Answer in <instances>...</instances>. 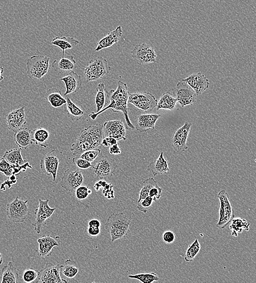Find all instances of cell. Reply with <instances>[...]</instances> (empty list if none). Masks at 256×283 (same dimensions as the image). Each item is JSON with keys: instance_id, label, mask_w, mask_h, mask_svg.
<instances>
[{"instance_id": "obj_2", "label": "cell", "mask_w": 256, "mask_h": 283, "mask_svg": "<svg viewBox=\"0 0 256 283\" xmlns=\"http://www.w3.org/2000/svg\"><path fill=\"white\" fill-rule=\"evenodd\" d=\"M103 126H91L82 130L71 146L70 151L74 157H79L84 152L101 145L104 138Z\"/></svg>"}, {"instance_id": "obj_36", "label": "cell", "mask_w": 256, "mask_h": 283, "mask_svg": "<svg viewBox=\"0 0 256 283\" xmlns=\"http://www.w3.org/2000/svg\"><path fill=\"white\" fill-rule=\"evenodd\" d=\"M107 91L105 89L104 83H100L96 88V94L95 96V104L96 112H100L104 109L106 102V96Z\"/></svg>"}, {"instance_id": "obj_31", "label": "cell", "mask_w": 256, "mask_h": 283, "mask_svg": "<svg viewBox=\"0 0 256 283\" xmlns=\"http://www.w3.org/2000/svg\"><path fill=\"white\" fill-rule=\"evenodd\" d=\"M1 283H16L19 279V273L13 262L4 266L2 269Z\"/></svg>"}, {"instance_id": "obj_43", "label": "cell", "mask_w": 256, "mask_h": 283, "mask_svg": "<svg viewBox=\"0 0 256 283\" xmlns=\"http://www.w3.org/2000/svg\"><path fill=\"white\" fill-rule=\"evenodd\" d=\"M154 202H155V200L150 196H148L141 200L140 202H138L136 208L140 212L146 214L148 209L152 207Z\"/></svg>"}, {"instance_id": "obj_19", "label": "cell", "mask_w": 256, "mask_h": 283, "mask_svg": "<svg viewBox=\"0 0 256 283\" xmlns=\"http://www.w3.org/2000/svg\"><path fill=\"white\" fill-rule=\"evenodd\" d=\"M37 242L38 243V255L40 258H44L52 254L54 248L56 246H59L61 241L60 236L44 235L39 238Z\"/></svg>"}, {"instance_id": "obj_52", "label": "cell", "mask_w": 256, "mask_h": 283, "mask_svg": "<svg viewBox=\"0 0 256 283\" xmlns=\"http://www.w3.org/2000/svg\"><path fill=\"white\" fill-rule=\"evenodd\" d=\"M94 188L96 190V192H98L99 191V189L102 188L101 185L100 184L99 182H97L94 185Z\"/></svg>"}, {"instance_id": "obj_44", "label": "cell", "mask_w": 256, "mask_h": 283, "mask_svg": "<svg viewBox=\"0 0 256 283\" xmlns=\"http://www.w3.org/2000/svg\"><path fill=\"white\" fill-rule=\"evenodd\" d=\"M75 195L77 199L79 200H84L89 197L92 193V190L85 186H80L75 190Z\"/></svg>"}, {"instance_id": "obj_24", "label": "cell", "mask_w": 256, "mask_h": 283, "mask_svg": "<svg viewBox=\"0 0 256 283\" xmlns=\"http://www.w3.org/2000/svg\"><path fill=\"white\" fill-rule=\"evenodd\" d=\"M147 170L155 177L159 175L167 174L170 171L168 161L164 157L162 152L160 153L158 158L148 164Z\"/></svg>"}, {"instance_id": "obj_32", "label": "cell", "mask_w": 256, "mask_h": 283, "mask_svg": "<svg viewBox=\"0 0 256 283\" xmlns=\"http://www.w3.org/2000/svg\"><path fill=\"white\" fill-rule=\"evenodd\" d=\"M66 103L65 111L68 116L74 122H78L82 119L85 113L84 111L77 106L67 96H66Z\"/></svg>"}, {"instance_id": "obj_35", "label": "cell", "mask_w": 256, "mask_h": 283, "mask_svg": "<svg viewBox=\"0 0 256 283\" xmlns=\"http://www.w3.org/2000/svg\"><path fill=\"white\" fill-rule=\"evenodd\" d=\"M229 225V228L232 230V235L237 237L238 233H242L244 230L249 231L250 223L243 218H234Z\"/></svg>"}, {"instance_id": "obj_49", "label": "cell", "mask_w": 256, "mask_h": 283, "mask_svg": "<svg viewBox=\"0 0 256 283\" xmlns=\"http://www.w3.org/2000/svg\"><path fill=\"white\" fill-rule=\"evenodd\" d=\"M88 233L91 237H97L101 233V228H94L88 226Z\"/></svg>"}, {"instance_id": "obj_45", "label": "cell", "mask_w": 256, "mask_h": 283, "mask_svg": "<svg viewBox=\"0 0 256 283\" xmlns=\"http://www.w3.org/2000/svg\"><path fill=\"white\" fill-rule=\"evenodd\" d=\"M72 161L74 165L80 170H87L94 167L91 162L80 157H74Z\"/></svg>"}, {"instance_id": "obj_20", "label": "cell", "mask_w": 256, "mask_h": 283, "mask_svg": "<svg viewBox=\"0 0 256 283\" xmlns=\"http://www.w3.org/2000/svg\"><path fill=\"white\" fill-rule=\"evenodd\" d=\"M182 81L191 86L197 96L202 95L209 87L208 79L201 73L192 74Z\"/></svg>"}, {"instance_id": "obj_34", "label": "cell", "mask_w": 256, "mask_h": 283, "mask_svg": "<svg viewBox=\"0 0 256 283\" xmlns=\"http://www.w3.org/2000/svg\"><path fill=\"white\" fill-rule=\"evenodd\" d=\"M3 157L8 162L14 165L22 166L27 162L22 157V149L19 148L6 151Z\"/></svg>"}, {"instance_id": "obj_7", "label": "cell", "mask_w": 256, "mask_h": 283, "mask_svg": "<svg viewBox=\"0 0 256 283\" xmlns=\"http://www.w3.org/2000/svg\"><path fill=\"white\" fill-rule=\"evenodd\" d=\"M28 200L15 198L7 204L6 213L8 219L15 223H23L27 219L29 213Z\"/></svg>"}, {"instance_id": "obj_54", "label": "cell", "mask_w": 256, "mask_h": 283, "mask_svg": "<svg viewBox=\"0 0 256 283\" xmlns=\"http://www.w3.org/2000/svg\"><path fill=\"white\" fill-rule=\"evenodd\" d=\"M3 262V257L1 253H0V265L2 264Z\"/></svg>"}, {"instance_id": "obj_50", "label": "cell", "mask_w": 256, "mask_h": 283, "mask_svg": "<svg viewBox=\"0 0 256 283\" xmlns=\"http://www.w3.org/2000/svg\"><path fill=\"white\" fill-rule=\"evenodd\" d=\"M109 153L111 155H120L121 154V148H120L119 145L116 144L113 146L110 147Z\"/></svg>"}, {"instance_id": "obj_11", "label": "cell", "mask_w": 256, "mask_h": 283, "mask_svg": "<svg viewBox=\"0 0 256 283\" xmlns=\"http://www.w3.org/2000/svg\"><path fill=\"white\" fill-rule=\"evenodd\" d=\"M157 55L155 49L146 43L136 45L131 51V58L140 65L156 63Z\"/></svg>"}, {"instance_id": "obj_13", "label": "cell", "mask_w": 256, "mask_h": 283, "mask_svg": "<svg viewBox=\"0 0 256 283\" xmlns=\"http://www.w3.org/2000/svg\"><path fill=\"white\" fill-rule=\"evenodd\" d=\"M172 92L176 96L177 102L182 107L193 105L196 102L197 95L196 93L182 80L178 82L175 88L172 89Z\"/></svg>"}, {"instance_id": "obj_39", "label": "cell", "mask_w": 256, "mask_h": 283, "mask_svg": "<svg viewBox=\"0 0 256 283\" xmlns=\"http://www.w3.org/2000/svg\"><path fill=\"white\" fill-rule=\"evenodd\" d=\"M128 277L130 279L139 281L142 283H152L160 280V277L154 272L149 273V274L131 275L128 276Z\"/></svg>"}, {"instance_id": "obj_28", "label": "cell", "mask_w": 256, "mask_h": 283, "mask_svg": "<svg viewBox=\"0 0 256 283\" xmlns=\"http://www.w3.org/2000/svg\"><path fill=\"white\" fill-rule=\"evenodd\" d=\"M45 98L54 109H59L65 105L66 103V99L63 96L60 90L57 88L49 90L45 95Z\"/></svg>"}, {"instance_id": "obj_48", "label": "cell", "mask_w": 256, "mask_h": 283, "mask_svg": "<svg viewBox=\"0 0 256 283\" xmlns=\"http://www.w3.org/2000/svg\"><path fill=\"white\" fill-rule=\"evenodd\" d=\"M118 141L116 139L110 137H106L103 138L101 142V145L107 147H111L116 144H117Z\"/></svg>"}, {"instance_id": "obj_12", "label": "cell", "mask_w": 256, "mask_h": 283, "mask_svg": "<svg viewBox=\"0 0 256 283\" xmlns=\"http://www.w3.org/2000/svg\"><path fill=\"white\" fill-rule=\"evenodd\" d=\"M49 199H39L38 207L35 210L34 222L32 224L34 230L37 234L42 231L46 220L51 217L56 209L51 208L49 205Z\"/></svg>"}, {"instance_id": "obj_51", "label": "cell", "mask_w": 256, "mask_h": 283, "mask_svg": "<svg viewBox=\"0 0 256 283\" xmlns=\"http://www.w3.org/2000/svg\"><path fill=\"white\" fill-rule=\"evenodd\" d=\"M89 226L94 228H101L100 221L96 219H92L90 220L88 223Z\"/></svg>"}, {"instance_id": "obj_5", "label": "cell", "mask_w": 256, "mask_h": 283, "mask_svg": "<svg viewBox=\"0 0 256 283\" xmlns=\"http://www.w3.org/2000/svg\"><path fill=\"white\" fill-rule=\"evenodd\" d=\"M111 67L106 59L98 57L90 61L84 69V76L87 82L96 81L103 78L109 74Z\"/></svg>"}, {"instance_id": "obj_15", "label": "cell", "mask_w": 256, "mask_h": 283, "mask_svg": "<svg viewBox=\"0 0 256 283\" xmlns=\"http://www.w3.org/2000/svg\"><path fill=\"white\" fill-rule=\"evenodd\" d=\"M192 126V123L186 122L174 134L171 141L174 153H181L188 149L187 142Z\"/></svg>"}, {"instance_id": "obj_8", "label": "cell", "mask_w": 256, "mask_h": 283, "mask_svg": "<svg viewBox=\"0 0 256 283\" xmlns=\"http://www.w3.org/2000/svg\"><path fill=\"white\" fill-rule=\"evenodd\" d=\"M61 152L57 149L46 153L41 159L40 168L47 176H52L53 181H56L60 163Z\"/></svg>"}, {"instance_id": "obj_3", "label": "cell", "mask_w": 256, "mask_h": 283, "mask_svg": "<svg viewBox=\"0 0 256 283\" xmlns=\"http://www.w3.org/2000/svg\"><path fill=\"white\" fill-rule=\"evenodd\" d=\"M131 220L124 213L112 214L106 220L105 229L110 233L111 242L124 238L129 231Z\"/></svg>"}, {"instance_id": "obj_16", "label": "cell", "mask_w": 256, "mask_h": 283, "mask_svg": "<svg viewBox=\"0 0 256 283\" xmlns=\"http://www.w3.org/2000/svg\"><path fill=\"white\" fill-rule=\"evenodd\" d=\"M61 265L47 263L43 269L39 271L38 283H65L68 282L61 279L60 276Z\"/></svg>"}, {"instance_id": "obj_10", "label": "cell", "mask_w": 256, "mask_h": 283, "mask_svg": "<svg viewBox=\"0 0 256 283\" xmlns=\"http://www.w3.org/2000/svg\"><path fill=\"white\" fill-rule=\"evenodd\" d=\"M84 181L83 173L75 166L66 170L60 182L61 187L65 191L74 192L83 185Z\"/></svg>"}, {"instance_id": "obj_14", "label": "cell", "mask_w": 256, "mask_h": 283, "mask_svg": "<svg viewBox=\"0 0 256 283\" xmlns=\"http://www.w3.org/2000/svg\"><path fill=\"white\" fill-rule=\"evenodd\" d=\"M117 168V163L114 159L102 156L92 169L96 177L104 180L113 177Z\"/></svg>"}, {"instance_id": "obj_6", "label": "cell", "mask_w": 256, "mask_h": 283, "mask_svg": "<svg viewBox=\"0 0 256 283\" xmlns=\"http://www.w3.org/2000/svg\"><path fill=\"white\" fill-rule=\"evenodd\" d=\"M220 202L219 219L217 224L219 229H224L234 218L233 208L229 200V195L225 190H222L218 195Z\"/></svg>"}, {"instance_id": "obj_1", "label": "cell", "mask_w": 256, "mask_h": 283, "mask_svg": "<svg viewBox=\"0 0 256 283\" xmlns=\"http://www.w3.org/2000/svg\"><path fill=\"white\" fill-rule=\"evenodd\" d=\"M107 98L109 104L98 113L92 112L89 117L92 120H96L97 117L102 114L107 110H111L112 112H122L124 115L127 129L134 130L135 127L133 125L128 115V100H129V92L127 85L121 81H118L116 90H112L107 93Z\"/></svg>"}, {"instance_id": "obj_23", "label": "cell", "mask_w": 256, "mask_h": 283, "mask_svg": "<svg viewBox=\"0 0 256 283\" xmlns=\"http://www.w3.org/2000/svg\"><path fill=\"white\" fill-rule=\"evenodd\" d=\"M122 34L123 29L121 26H118L115 30L109 32L99 41L95 51L96 52H98L102 49L111 47L119 42Z\"/></svg>"}, {"instance_id": "obj_53", "label": "cell", "mask_w": 256, "mask_h": 283, "mask_svg": "<svg viewBox=\"0 0 256 283\" xmlns=\"http://www.w3.org/2000/svg\"><path fill=\"white\" fill-rule=\"evenodd\" d=\"M4 68L2 66L0 65V82L2 81L4 79V77L2 76V74L3 73Z\"/></svg>"}, {"instance_id": "obj_30", "label": "cell", "mask_w": 256, "mask_h": 283, "mask_svg": "<svg viewBox=\"0 0 256 283\" xmlns=\"http://www.w3.org/2000/svg\"><path fill=\"white\" fill-rule=\"evenodd\" d=\"M79 41L71 37H56L51 41V45L57 46L62 50V56L64 55L65 51L73 49L75 46L79 45Z\"/></svg>"}, {"instance_id": "obj_41", "label": "cell", "mask_w": 256, "mask_h": 283, "mask_svg": "<svg viewBox=\"0 0 256 283\" xmlns=\"http://www.w3.org/2000/svg\"><path fill=\"white\" fill-rule=\"evenodd\" d=\"M39 271L33 268L25 270L23 275V280L25 283H38Z\"/></svg>"}, {"instance_id": "obj_46", "label": "cell", "mask_w": 256, "mask_h": 283, "mask_svg": "<svg viewBox=\"0 0 256 283\" xmlns=\"http://www.w3.org/2000/svg\"><path fill=\"white\" fill-rule=\"evenodd\" d=\"M162 239L163 242L166 244H172L176 239V235L173 231L171 230L165 231L163 233Z\"/></svg>"}, {"instance_id": "obj_42", "label": "cell", "mask_w": 256, "mask_h": 283, "mask_svg": "<svg viewBox=\"0 0 256 283\" xmlns=\"http://www.w3.org/2000/svg\"><path fill=\"white\" fill-rule=\"evenodd\" d=\"M100 153L101 151L99 149H91L84 152L79 157L90 162H92L95 161L99 157Z\"/></svg>"}, {"instance_id": "obj_22", "label": "cell", "mask_w": 256, "mask_h": 283, "mask_svg": "<svg viewBox=\"0 0 256 283\" xmlns=\"http://www.w3.org/2000/svg\"><path fill=\"white\" fill-rule=\"evenodd\" d=\"M61 81L64 82L65 85V92L64 94L65 96L75 94L81 88V77L73 71L69 72L67 75L61 78Z\"/></svg>"}, {"instance_id": "obj_37", "label": "cell", "mask_w": 256, "mask_h": 283, "mask_svg": "<svg viewBox=\"0 0 256 283\" xmlns=\"http://www.w3.org/2000/svg\"><path fill=\"white\" fill-rule=\"evenodd\" d=\"M61 271L68 279H74L79 271L76 262L70 259L65 260L64 265H61Z\"/></svg>"}, {"instance_id": "obj_18", "label": "cell", "mask_w": 256, "mask_h": 283, "mask_svg": "<svg viewBox=\"0 0 256 283\" xmlns=\"http://www.w3.org/2000/svg\"><path fill=\"white\" fill-rule=\"evenodd\" d=\"M6 122L9 130L16 132L22 129L27 124L25 106L8 113L6 117Z\"/></svg>"}, {"instance_id": "obj_9", "label": "cell", "mask_w": 256, "mask_h": 283, "mask_svg": "<svg viewBox=\"0 0 256 283\" xmlns=\"http://www.w3.org/2000/svg\"><path fill=\"white\" fill-rule=\"evenodd\" d=\"M158 100L148 92L130 94L129 92L128 103L143 112H150L157 106Z\"/></svg>"}, {"instance_id": "obj_27", "label": "cell", "mask_w": 256, "mask_h": 283, "mask_svg": "<svg viewBox=\"0 0 256 283\" xmlns=\"http://www.w3.org/2000/svg\"><path fill=\"white\" fill-rule=\"evenodd\" d=\"M14 139L15 144L22 149H27L33 144L31 136V130L28 128H22L15 132Z\"/></svg>"}, {"instance_id": "obj_25", "label": "cell", "mask_w": 256, "mask_h": 283, "mask_svg": "<svg viewBox=\"0 0 256 283\" xmlns=\"http://www.w3.org/2000/svg\"><path fill=\"white\" fill-rule=\"evenodd\" d=\"M27 168H32V167L30 165L29 162H27L22 166L14 165L8 162L3 157L0 158V173L8 178L11 177L14 174L25 172Z\"/></svg>"}, {"instance_id": "obj_17", "label": "cell", "mask_w": 256, "mask_h": 283, "mask_svg": "<svg viewBox=\"0 0 256 283\" xmlns=\"http://www.w3.org/2000/svg\"><path fill=\"white\" fill-rule=\"evenodd\" d=\"M104 137H110L116 139L118 141H126V128L121 120L106 122L103 125Z\"/></svg>"}, {"instance_id": "obj_47", "label": "cell", "mask_w": 256, "mask_h": 283, "mask_svg": "<svg viewBox=\"0 0 256 283\" xmlns=\"http://www.w3.org/2000/svg\"><path fill=\"white\" fill-rule=\"evenodd\" d=\"M162 191V189L159 187V185H157V186L152 188L150 191L149 193V196L152 197L155 202H156L157 200L160 199L161 196V193Z\"/></svg>"}, {"instance_id": "obj_21", "label": "cell", "mask_w": 256, "mask_h": 283, "mask_svg": "<svg viewBox=\"0 0 256 283\" xmlns=\"http://www.w3.org/2000/svg\"><path fill=\"white\" fill-rule=\"evenodd\" d=\"M161 116L160 115L142 114L138 116L136 129L140 132H145L151 129H156V125L157 121Z\"/></svg>"}, {"instance_id": "obj_33", "label": "cell", "mask_w": 256, "mask_h": 283, "mask_svg": "<svg viewBox=\"0 0 256 283\" xmlns=\"http://www.w3.org/2000/svg\"><path fill=\"white\" fill-rule=\"evenodd\" d=\"M177 102L176 97H173L169 92L164 93L158 101L157 110H173Z\"/></svg>"}, {"instance_id": "obj_26", "label": "cell", "mask_w": 256, "mask_h": 283, "mask_svg": "<svg viewBox=\"0 0 256 283\" xmlns=\"http://www.w3.org/2000/svg\"><path fill=\"white\" fill-rule=\"evenodd\" d=\"M62 56L59 61L55 60L53 63V67L59 73L70 72L76 68V61L73 56L65 55Z\"/></svg>"}, {"instance_id": "obj_40", "label": "cell", "mask_w": 256, "mask_h": 283, "mask_svg": "<svg viewBox=\"0 0 256 283\" xmlns=\"http://www.w3.org/2000/svg\"><path fill=\"white\" fill-rule=\"evenodd\" d=\"M201 249V246L200 244H199L198 240L196 239L191 245L189 246L185 254V257H184V259H185L187 262L193 261L199 253Z\"/></svg>"}, {"instance_id": "obj_38", "label": "cell", "mask_w": 256, "mask_h": 283, "mask_svg": "<svg viewBox=\"0 0 256 283\" xmlns=\"http://www.w3.org/2000/svg\"><path fill=\"white\" fill-rule=\"evenodd\" d=\"M158 182L153 178H149L143 182V187L141 188L138 202L141 200L149 196V193L151 189L158 185Z\"/></svg>"}, {"instance_id": "obj_4", "label": "cell", "mask_w": 256, "mask_h": 283, "mask_svg": "<svg viewBox=\"0 0 256 283\" xmlns=\"http://www.w3.org/2000/svg\"><path fill=\"white\" fill-rule=\"evenodd\" d=\"M50 58L47 56L30 57L27 62V75L30 79L41 80L50 69Z\"/></svg>"}, {"instance_id": "obj_29", "label": "cell", "mask_w": 256, "mask_h": 283, "mask_svg": "<svg viewBox=\"0 0 256 283\" xmlns=\"http://www.w3.org/2000/svg\"><path fill=\"white\" fill-rule=\"evenodd\" d=\"M31 136L35 145L44 148L48 147L47 143L50 137V133L45 128L38 127L31 130Z\"/></svg>"}]
</instances>
